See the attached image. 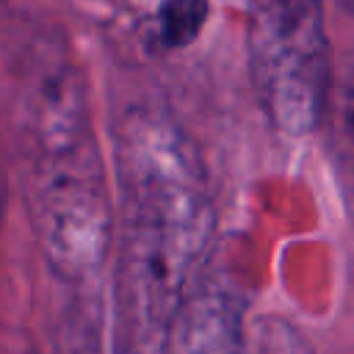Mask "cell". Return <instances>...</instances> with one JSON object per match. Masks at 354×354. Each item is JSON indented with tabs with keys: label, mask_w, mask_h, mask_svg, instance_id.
Masks as SVG:
<instances>
[{
	"label": "cell",
	"mask_w": 354,
	"mask_h": 354,
	"mask_svg": "<svg viewBox=\"0 0 354 354\" xmlns=\"http://www.w3.org/2000/svg\"><path fill=\"white\" fill-rule=\"evenodd\" d=\"M0 207H3V188H0Z\"/></svg>",
	"instance_id": "obj_8"
},
{
	"label": "cell",
	"mask_w": 354,
	"mask_h": 354,
	"mask_svg": "<svg viewBox=\"0 0 354 354\" xmlns=\"http://www.w3.org/2000/svg\"><path fill=\"white\" fill-rule=\"evenodd\" d=\"M119 310L138 354H158L196 282L213 232V196L199 149L155 108L130 111L116 130Z\"/></svg>",
	"instance_id": "obj_1"
},
{
	"label": "cell",
	"mask_w": 354,
	"mask_h": 354,
	"mask_svg": "<svg viewBox=\"0 0 354 354\" xmlns=\"http://www.w3.org/2000/svg\"><path fill=\"white\" fill-rule=\"evenodd\" d=\"M241 313L213 282H194L180 301L158 354H238Z\"/></svg>",
	"instance_id": "obj_4"
},
{
	"label": "cell",
	"mask_w": 354,
	"mask_h": 354,
	"mask_svg": "<svg viewBox=\"0 0 354 354\" xmlns=\"http://www.w3.org/2000/svg\"><path fill=\"white\" fill-rule=\"evenodd\" d=\"M30 218L47 266L72 282L94 277L111 252L113 213L97 144L28 155Z\"/></svg>",
	"instance_id": "obj_2"
},
{
	"label": "cell",
	"mask_w": 354,
	"mask_h": 354,
	"mask_svg": "<svg viewBox=\"0 0 354 354\" xmlns=\"http://www.w3.org/2000/svg\"><path fill=\"white\" fill-rule=\"evenodd\" d=\"M343 6L348 8V14H354V0H343Z\"/></svg>",
	"instance_id": "obj_7"
},
{
	"label": "cell",
	"mask_w": 354,
	"mask_h": 354,
	"mask_svg": "<svg viewBox=\"0 0 354 354\" xmlns=\"http://www.w3.org/2000/svg\"><path fill=\"white\" fill-rule=\"evenodd\" d=\"M238 354H313V346L285 318L257 315L241 324Z\"/></svg>",
	"instance_id": "obj_5"
},
{
	"label": "cell",
	"mask_w": 354,
	"mask_h": 354,
	"mask_svg": "<svg viewBox=\"0 0 354 354\" xmlns=\"http://www.w3.org/2000/svg\"><path fill=\"white\" fill-rule=\"evenodd\" d=\"M205 17H207V0H163L158 17L160 39L171 47H183L199 33Z\"/></svg>",
	"instance_id": "obj_6"
},
{
	"label": "cell",
	"mask_w": 354,
	"mask_h": 354,
	"mask_svg": "<svg viewBox=\"0 0 354 354\" xmlns=\"http://www.w3.org/2000/svg\"><path fill=\"white\" fill-rule=\"evenodd\" d=\"M249 58L263 111L288 136L321 122L329 91V47L321 0H252Z\"/></svg>",
	"instance_id": "obj_3"
}]
</instances>
